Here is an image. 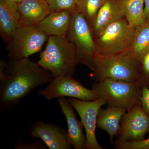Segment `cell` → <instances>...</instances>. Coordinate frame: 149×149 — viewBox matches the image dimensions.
<instances>
[{"instance_id":"6da1fadb","label":"cell","mask_w":149,"mask_h":149,"mask_svg":"<svg viewBox=\"0 0 149 149\" xmlns=\"http://www.w3.org/2000/svg\"><path fill=\"white\" fill-rule=\"evenodd\" d=\"M50 72L28 58L0 62V104L15 106L34 89L53 79Z\"/></svg>"},{"instance_id":"7a4b0ae2","label":"cell","mask_w":149,"mask_h":149,"mask_svg":"<svg viewBox=\"0 0 149 149\" xmlns=\"http://www.w3.org/2000/svg\"><path fill=\"white\" fill-rule=\"evenodd\" d=\"M92 70L96 82L113 79L139 83L141 77L140 61L130 50L113 55H96Z\"/></svg>"},{"instance_id":"3957f363","label":"cell","mask_w":149,"mask_h":149,"mask_svg":"<svg viewBox=\"0 0 149 149\" xmlns=\"http://www.w3.org/2000/svg\"><path fill=\"white\" fill-rule=\"evenodd\" d=\"M37 63L54 78L72 77L77 65L75 48L67 37L49 36L45 49Z\"/></svg>"},{"instance_id":"277c9868","label":"cell","mask_w":149,"mask_h":149,"mask_svg":"<svg viewBox=\"0 0 149 149\" xmlns=\"http://www.w3.org/2000/svg\"><path fill=\"white\" fill-rule=\"evenodd\" d=\"M143 86L139 82H129L106 79L96 82L92 89L99 98L104 99L108 107L125 109L127 111L141 105Z\"/></svg>"},{"instance_id":"5b68a950","label":"cell","mask_w":149,"mask_h":149,"mask_svg":"<svg viewBox=\"0 0 149 149\" xmlns=\"http://www.w3.org/2000/svg\"><path fill=\"white\" fill-rule=\"evenodd\" d=\"M136 28L125 17L110 24L95 38L96 55H113L130 50Z\"/></svg>"},{"instance_id":"8992f818","label":"cell","mask_w":149,"mask_h":149,"mask_svg":"<svg viewBox=\"0 0 149 149\" xmlns=\"http://www.w3.org/2000/svg\"><path fill=\"white\" fill-rule=\"evenodd\" d=\"M66 37L75 48L77 64L84 65L93 70L96 55L95 38L89 23L77 11L73 13Z\"/></svg>"},{"instance_id":"52a82bcc","label":"cell","mask_w":149,"mask_h":149,"mask_svg":"<svg viewBox=\"0 0 149 149\" xmlns=\"http://www.w3.org/2000/svg\"><path fill=\"white\" fill-rule=\"evenodd\" d=\"M49 36L36 26H20L8 45L10 60L28 58L40 52Z\"/></svg>"},{"instance_id":"ba28073f","label":"cell","mask_w":149,"mask_h":149,"mask_svg":"<svg viewBox=\"0 0 149 149\" xmlns=\"http://www.w3.org/2000/svg\"><path fill=\"white\" fill-rule=\"evenodd\" d=\"M38 94L48 100L66 97L85 101L99 98L94 90L85 88L71 76L55 77L46 88L38 91Z\"/></svg>"},{"instance_id":"9c48e42d","label":"cell","mask_w":149,"mask_h":149,"mask_svg":"<svg viewBox=\"0 0 149 149\" xmlns=\"http://www.w3.org/2000/svg\"><path fill=\"white\" fill-rule=\"evenodd\" d=\"M68 101L76 110L86 132V149H106L102 147L96 139L95 130L99 110L106 104L104 99L99 98L92 101H85L69 98Z\"/></svg>"},{"instance_id":"30bf717a","label":"cell","mask_w":149,"mask_h":149,"mask_svg":"<svg viewBox=\"0 0 149 149\" xmlns=\"http://www.w3.org/2000/svg\"><path fill=\"white\" fill-rule=\"evenodd\" d=\"M149 133V118L141 105L133 107L123 116L116 142H137Z\"/></svg>"},{"instance_id":"8fae6325","label":"cell","mask_w":149,"mask_h":149,"mask_svg":"<svg viewBox=\"0 0 149 149\" xmlns=\"http://www.w3.org/2000/svg\"><path fill=\"white\" fill-rule=\"evenodd\" d=\"M32 138L40 139L50 149H69L72 146L67 138L63 129L49 123L37 121L32 125Z\"/></svg>"},{"instance_id":"7c38bea8","label":"cell","mask_w":149,"mask_h":149,"mask_svg":"<svg viewBox=\"0 0 149 149\" xmlns=\"http://www.w3.org/2000/svg\"><path fill=\"white\" fill-rule=\"evenodd\" d=\"M59 104L66 119L68 126L67 138L75 149H86V136L83 131V125L77 119L73 107L65 97L58 99Z\"/></svg>"},{"instance_id":"4fadbf2b","label":"cell","mask_w":149,"mask_h":149,"mask_svg":"<svg viewBox=\"0 0 149 149\" xmlns=\"http://www.w3.org/2000/svg\"><path fill=\"white\" fill-rule=\"evenodd\" d=\"M17 9L20 26H35L52 13L47 0H22Z\"/></svg>"},{"instance_id":"5bb4252c","label":"cell","mask_w":149,"mask_h":149,"mask_svg":"<svg viewBox=\"0 0 149 149\" xmlns=\"http://www.w3.org/2000/svg\"><path fill=\"white\" fill-rule=\"evenodd\" d=\"M20 26L17 6L8 0H0V35L7 45Z\"/></svg>"},{"instance_id":"9a60e30c","label":"cell","mask_w":149,"mask_h":149,"mask_svg":"<svg viewBox=\"0 0 149 149\" xmlns=\"http://www.w3.org/2000/svg\"><path fill=\"white\" fill-rule=\"evenodd\" d=\"M124 17V11L120 0H107L99 10L91 27L94 38L110 24Z\"/></svg>"},{"instance_id":"2e32d148","label":"cell","mask_w":149,"mask_h":149,"mask_svg":"<svg viewBox=\"0 0 149 149\" xmlns=\"http://www.w3.org/2000/svg\"><path fill=\"white\" fill-rule=\"evenodd\" d=\"M73 13L70 11L51 13L35 26L49 37H66L71 24Z\"/></svg>"},{"instance_id":"e0dca14e","label":"cell","mask_w":149,"mask_h":149,"mask_svg":"<svg viewBox=\"0 0 149 149\" xmlns=\"http://www.w3.org/2000/svg\"><path fill=\"white\" fill-rule=\"evenodd\" d=\"M127 111L125 109L113 107L99 110L97 127L105 130L109 134L111 144L113 137L118 135L120 129V123L123 116Z\"/></svg>"},{"instance_id":"ac0fdd59","label":"cell","mask_w":149,"mask_h":149,"mask_svg":"<svg viewBox=\"0 0 149 149\" xmlns=\"http://www.w3.org/2000/svg\"><path fill=\"white\" fill-rule=\"evenodd\" d=\"M125 17L129 24L137 27L146 22L144 0H120Z\"/></svg>"},{"instance_id":"d6986e66","label":"cell","mask_w":149,"mask_h":149,"mask_svg":"<svg viewBox=\"0 0 149 149\" xmlns=\"http://www.w3.org/2000/svg\"><path fill=\"white\" fill-rule=\"evenodd\" d=\"M149 50V20L136 28L130 51L139 61Z\"/></svg>"},{"instance_id":"ffe728a7","label":"cell","mask_w":149,"mask_h":149,"mask_svg":"<svg viewBox=\"0 0 149 149\" xmlns=\"http://www.w3.org/2000/svg\"><path fill=\"white\" fill-rule=\"evenodd\" d=\"M107 0H78L77 11L86 19L91 28L94 24L97 14Z\"/></svg>"},{"instance_id":"44dd1931","label":"cell","mask_w":149,"mask_h":149,"mask_svg":"<svg viewBox=\"0 0 149 149\" xmlns=\"http://www.w3.org/2000/svg\"><path fill=\"white\" fill-rule=\"evenodd\" d=\"M78 0H47L51 12L77 11Z\"/></svg>"},{"instance_id":"7402d4cb","label":"cell","mask_w":149,"mask_h":149,"mask_svg":"<svg viewBox=\"0 0 149 149\" xmlns=\"http://www.w3.org/2000/svg\"><path fill=\"white\" fill-rule=\"evenodd\" d=\"M141 64V77L139 83L143 87L149 88V50L140 60Z\"/></svg>"},{"instance_id":"603a6c76","label":"cell","mask_w":149,"mask_h":149,"mask_svg":"<svg viewBox=\"0 0 149 149\" xmlns=\"http://www.w3.org/2000/svg\"><path fill=\"white\" fill-rule=\"evenodd\" d=\"M114 148L116 149H149V138L137 142L116 141Z\"/></svg>"},{"instance_id":"cb8c5ba5","label":"cell","mask_w":149,"mask_h":149,"mask_svg":"<svg viewBox=\"0 0 149 149\" xmlns=\"http://www.w3.org/2000/svg\"><path fill=\"white\" fill-rule=\"evenodd\" d=\"M141 105L144 112L149 118V88L145 86L142 88Z\"/></svg>"},{"instance_id":"d4e9b609","label":"cell","mask_w":149,"mask_h":149,"mask_svg":"<svg viewBox=\"0 0 149 149\" xmlns=\"http://www.w3.org/2000/svg\"><path fill=\"white\" fill-rule=\"evenodd\" d=\"M29 146H30L28 149H45L46 148V147H47L43 142H37L30 144L18 143L16 144L15 147L17 149H26Z\"/></svg>"},{"instance_id":"484cf974","label":"cell","mask_w":149,"mask_h":149,"mask_svg":"<svg viewBox=\"0 0 149 149\" xmlns=\"http://www.w3.org/2000/svg\"><path fill=\"white\" fill-rule=\"evenodd\" d=\"M145 5V16L146 21L149 20V0H144Z\"/></svg>"},{"instance_id":"4316f807","label":"cell","mask_w":149,"mask_h":149,"mask_svg":"<svg viewBox=\"0 0 149 149\" xmlns=\"http://www.w3.org/2000/svg\"><path fill=\"white\" fill-rule=\"evenodd\" d=\"M8 1L14 4L17 6L22 0H8Z\"/></svg>"}]
</instances>
